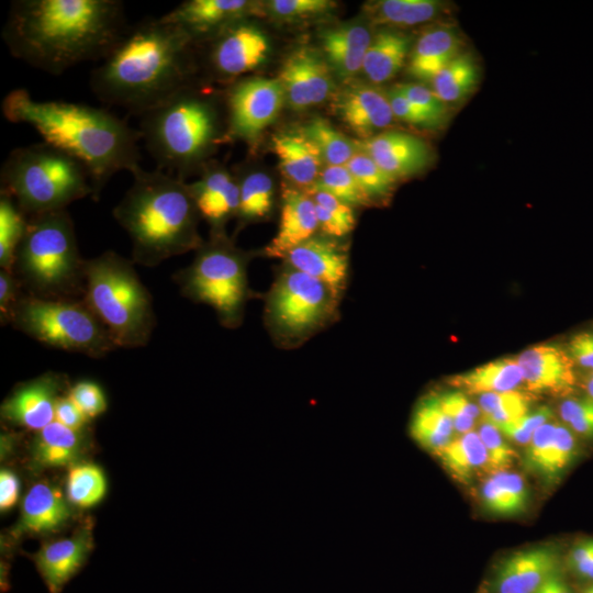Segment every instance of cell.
Returning <instances> with one entry per match:
<instances>
[{
  "label": "cell",
  "instance_id": "obj_1",
  "mask_svg": "<svg viewBox=\"0 0 593 593\" xmlns=\"http://www.w3.org/2000/svg\"><path fill=\"white\" fill-rule=\"evenodd\" d=\"M127 25L118 0H18L2 38L11 55L51 75L103 59Z\"/></svg>",
  "mask_w": 593,
  "mask_h": 593
},
{
  "label": "cell",
  "instance_id": "obj_2",
  "mask_svg": "<svg viewBox=\"0 0 593 593\" xmlns=\"http://www.w3.org/2000/svg\"><path fill=\"white\" fill-rule=\"evenodd\" d=\"M198 45L177 24L148 19L127 26L91 71L90 87L102 102L142 115L193 86Z\"/></svg>",
  "mask_w": 593,
  "mask_h": 593
},
{
  "label": "cell",
  "instance_id": "obj_3",
  "mask_svg": "<svg viewBox=\"0 0 593 593\" xmlns=\"http://www.w3.org/2000/svg\"><path fill=\"white\" fill-rule=\"evenodd\" d=\"M1 110L8 121L32 126L45 143L78 159L91 176L96 200L114 174L141 166L138 130L104 109L40 101L21 88L4 97Z\"/></svg>",
  "mask_w": 593,
  "mask_h": 593
},
{
  "label": "cell",
  "instance_id": "obj_4",
  "mask_svg": "<svg viewBox=\"0 0 593 593\" xmlns=\"http://www.w3.org/2000/svg\"><path fill=\"white\" fill-rule=\"evenodd\" d=\"M131 174L133 183L113 216L132 240V261L155 267L174 256L195 251L204 240L188 183L166 171H147L141 166Z\"/></svg>",
  "mask_w": 593,
  "mask_h": 593
},
{
  "label": "cell",
  "instance_id": "obj_5",
  "mask_svg": "<svg viewBox=\"0 0 593 593\" xmlns=\"http://www.w3.org/2000/svg\"><path fill=\"white\" fill-rule=\"evenodd\" d=\"M139 135L157 169L186 181L222 137L214 102L190 86L143 113Z\"/></svg>",
  "mask_w": 593,
  "mask_h": 593
},
{
  "label": "cell",
  "instance_id": "obj_6",
  "mask_svg": "<svg viewBox=\"0 0 593 593\" xmlns=\"http://www.w3.org/2000/svg\"><path fill=\"white\" fill-rule=\"evenodd\" d=\"M85 264L67 210L29 217L12 270L26 294L82 299Z\"/></svg>",
  "mask_w": 593,
  "mask_h": 593
},
{
  "label": "cell",
  "instance_id": "obj_7",
  "mask_svg": "<svg viewBox=\"0 0 593 593\" xmlns=\"http://www.w3.org/2000/svg\"><path fill=\"white\" fill-rule=\"evenodd\" d=\"M1 191L29 216L66 210L94 189L88 169L67 153L43 142L13 149L4 160Z\"/></svg>",
  "mask_w": 593,
  "mask_h": 593
},
{
  "label": "cell",
  "instance_id": "obj_8",
  "mask_svg": "<svg viewBox=\"0 0 593 593\" xmlns=\"http://www.w3.org/2000/svg\"><path fill=\"white\" fill-rule=\"evenodd\" d=\"M82 299L107 327L116 347L147 345L156 317L150 293L132 260L112 250L87 259Z\"/></svg>",
  "mask_w": 593,
  "mask_h": 593
},
{
  "label": "cell",
  "instance_id": "obj_9",
  "mask_svg": "<svg viewBox=\"0 0 593 593\" xmlns=\"http://www.w3.org/2000/svg\"><path fill=\"white\" fill-rule=\"evenodd\" d=\"M254 256L236 247L225 232L211 233L195 250L192 262L172 279L183 296L210 305L224 327L236 328L243 322L247 301L255 295L247 277Z\"/></svg>",
  "mask_w": 593,
  "mask_h": 593
},
{
  "label": "cell",
  "instance_id": "obj_10",
  "mask_svg": "<svg viewBox=\"0 0 593 593\" xmlns=\"http://www.w3.org/2000/svg\"><path fill=\"white\" fill-rule=\"evenodd\" d=\"M339 302L324 282L283 264L265 294V325L277 346L295 348L338 320Z\"/></svg>",
  "mask_w": 593,
  "mask_h": 593
},
{
  "label": "cell",
  "instance_id": "obj_11",
  "mask_svg": "<svg viewBox=\"0 0 593 593\" xmlns=\"http://www.w3.org/2000/svg\"><path fill=\"white\" fill-rule=\"evenodd\" d=\"M10 324L42 344L92 358L118 348L83 299H44L24 293Z\"/></svg>",
  "mask_w": 593,
  "mask_h": 593
},
{
  "label": "cell",
  "instance_id": "obj_12",
  "mask_svg": "<svg viewBox=\"0 0 593 593\" xmlns=\"http://www.w3.org/2000/svg\"><path fill=\"white\" fill-rule=\"evenodd\" d=\"M228 136L255 142L281 112L286 103L278 78H245L226 94Z\"/></svg>",
  "mask_w": 593,
  "mask_h": 593
},
{
  "label": "cell",
  "instance_id": "obj_13",
  "mask_svg": "<svg viewBox=\"0 0 593 593\" xmlns=\"http://www.w3.org/2000/svg\"><path fill=\"white\" fill-rule=\"evenodd\" d=\"M208 42L205 63L212 76L220 80H233L253 71L268 58V37L250 20L227 26L204 43Z\"/></svg>",
  "mask_w": 593,
  "mask_h": 593
},
{
  "label": "cell",
  "instance_id": "obj_14",
  "mask_svg": "<svg viewBox=\"0 0 593 593\" xmlns=\"http://www.w3.org/2000/svg\"><path fill=\"white\" fill-rule=\"evenodd\" d=\"M277 78L286 102L294 111L324 102L335 90L334 74L324 55L307 46L295 48L286 57Z\"/></svg>",
  "mask_w": 593,
  "mask_h": 593
},
{
  "label": "cell",
  "instance_id": "obj_15",
  "mask_svg": "<svg viewBox=\"0 0 593 593\" xmlns=\"http://www.w3.org/2000/svg\"><path fill=\"white\" fill-rule=\"evenodd\" d=\"M266 12L265 2L249 0H188L163 15L199 45L227 26Z\"/></svg>",
  "mask_w": 593,
  "mask_h": 593
},
{
  "label": "cell",
  "instance_id": "obj_16",
  "mask_svg": "<svg viewBox=\"0 0 593 593\" xmlns=\"http://www.w3.org/2000/svg\"><path fill=\"white\" fill-rule=\"evenodd\" d=\"M395 180L417 175L429 167L434 152L423 138L411 133L385 130L366 139L354 141Z\"/></svg>",
  "mask_w": 593,
  "mask_h": 593
},
{
  "label": "cell",
  "instance_id": "obj_17",
  "mask_svg": "<svg viewBox=\"0 0 593 593\" xmlns=\"http://www.w3.org/2000/svg\"><path fill=\"white\" fill-rule=\"evenodd\" d=\"M66 377L46 372L20 384L0 409L3 421L26 429L41 430L55 421V404Z\"/></svg>",
  "mask_w": 593,
  "mask_h": 593
},
{
  "label": "cell",
  "instance_id": "obj_18",
  "mask_svg": "<svg viewBox=\"0 0 593 593\" xmlns=\"http://www.w3.org/2000/svg\"><path fill=\"white\" fill-rule=\"evenodd\" d=\"M283 264L324 282L338 298L347 287L348 247L338 239L314 235L290 250Z\"/></svg>",
  "mask_w": 593,
  "mask_h": 593
},
{
  "label": "cell",
  "instance_id": "obj_19",
  "mask_svg": "<svg viewBox=\"0 0 593 593\" xmlns=\"http://www.w3.org/2000/svg\"><path fill=\"white\" fill-rule=\"evenodd\" d=\"M334 110L359 139L385 131L395 120L387 91L370 83L347 85L335 97Z\"/></svg>",
  "mask_w": 593,
  "mask_h": 593
},
{
  "label": "cell",
  "instance_id": "obj_20",
  "mask_svg": "<svg viewBox=\"0 0 593 593\" xmlns=\"http://www.w3.org/2000/svg\"><path fill=\"white\" fill-rule=\"evenodd\" d=\"M201 176L188 183L189 192L200 217L211 226V233H224L230 219L236 216L239 188L230 171L223 167L203 166Z\"/></svg>",
  "mask_w": 593,
  "mask_h": 593
},
{
  "label": "cell",
  "instance_id": "obj_21",
  "mask_svg": "<svg viewBox=\"0 0 593 593\" xmlns=\"http://www.w3.org/2000/svg\"><path fill=\"white\" fill-rule=\"evenodd\" d=\"M529 392L567 394L575 384L574 362L567 349L541 344L524 350L517 358Z\"/></svg>",
  "mask_w": 593,
  "mask_h": 593
},
{
  "label": "cell",
  "instance_id": "obj_22",
  "mask_svg": "<svg viewBox=\"0 0 593 593\" xmlns=\"http://www.w3.org/2000/svg\"><path fill=\"white\" fill-rule=\"evenodd\" d=\"M558 553L551 547L519 550L500 564L494 577V590L496 593H535L558 572Z\"/></svg>",
  "mask_w": 593,
  "mask_h": 593
},
{
  "label": "cell",
  "instance_id": "obj_23",
  "mask_svg": "<svg viewBox=\"0 0 593 593\" xmlns=\"http://www.w3.org/2000/svg\"><path fill=\"white\" fill-rule=\"evenodd\" d=\"M317 231L315 204L311 195L293 187H286L281 195L278 231L262 254L283 259L294 247L316 235Z\"/></svg>",
  "mask_w": 593,
  "mask_h": 593
},
{
  "label": "cell",
  "instance_id": "obj_24",
  "mask_svg": "<svg viewBox=\"0 0 593 593\" xmlns=\"http://www.w3.org/2000/svg\"><path fill=\"white\" fill-rule=\"evenodd\" d=\"M92 549V535L81 529L76 535L45 544L33 561L49 593H60L80 570Z\"/></svg>",
  "mask_w": 593,
  "mask_h": 593
},
{
  "label": "cell",
  "instance_id": "obj_25",
  "mask_svg": "<svg viewBox=\"0 0 593 593\" xmlns=\"http://www.w3.org/2000/svg\"><path fill=\"white\" fill-rule=\"evenodd\" d=\"M463 52V37L455 24H434L422 32L412 45L407 72L418 80L430 81Z\"/></svg>",
  "mask_w": 593,
  "mask_h": 593
},
{
  "label": "cell",
  "instance_id": "obj_26",
  "mask_svg": "<svg viewBox=\"0 0 593 593\" xmlns=\"http://www.w3.org/2000/svg\"><path fill=\"white\" fill-rule=\"evenodd\" d=\"M372 36L369 26L359 21L346 22L321 33L323 55L337 78L349 81L361 71Z\"/></svg>",
  "mask_w": 593,
  "mask_h": 593
},
{
  "label": "cell",
  "instance_id": "obj_27",
  "mask_svg": "<svg viewBox=\"0 0 593 593\" xmlns=\"http://www.w3.org/2000/svg\"><path fill=\"white\" fill-rule=\"evenodd\" d=\"M271 145L283 176L293 188L310 193L322 171L316 146L300 131L277 134Z\"/></svg>",
  "mask_w": 593,
  "mask_h": 593
},
{
  "label": "cell",
  "instance_id": "obj_28",
  "mask_svg": "<svg viewBox=\"0 0 593 593\" xmlns=\"http://www.w3.org/2000/svg\"><path fill=\"white\" fill-rule=\"evenodd\" d=\"M69 501L56 486L40 482L25 494L20 519L14 536L53 532L61 527L70 517Z\"/></svg>",
  "mask_w": 593,
  "mask_h": 593
},
{
  "label": "cell",
  "instance_id": "obj_29",
  "mask_svg": "<svg viewBox=\"0 0 593 593\" xmlns=\"http://www.w3.org/2000/svg\"><path fill=\"white\" fill-rule=\"evenodd\" d=\"M411 43V36L405 33L394 29L380 30L372 36L361 72L376 86L389 81L405 66Z\"/></svg>",
  "mask_w": 593,
  "mask_h": 593
},
{
  "label": "cell",
  "instance_id": "obj_30",
  "mask_svg": "<svg viewBox=\"0 0 593 593\" xmlns=\"http://www.w3.org/2000/svg\"><path fill=\"white\" fill-rule=\"evenodd\" d=\"M447 2L437 0H379L367 2L363 13L374 26L411 27L446 14Z\"/></svg>",
  "mask_w": 593,
  "mask_h": 593
},
{
  "label": "cell",
  "instance_id": "obj_31",
  "mask_svg": "<svg viewBox=\"0 0 593 593\" xmlns=\"http://www.w3.org/2000/svg\"><path fill=\"white\" fill-rule=\"evenodd\" d=\"M85 441V429H71L54 421L36 432L31 450L38 467H65L79 458Z\"/></svg>",
  "mask_w": 593,
  "mask_h": 593
},
{
  "label": "cell",
  "instance_id": "obj_32",
  "mask_svg": "<svg viewBox=\"0 0 593 593\" xmlns=\"http://www.w3.org/2000/svg\"><path fill=\"white\" fill-rule=\"evenodd\" d=\"M448 382L465 393L480 395L516 390L524 379L517 358H502L452 376Z\"/></svg>",
  "mask_w": 593,
  "mask_h": 593
},
{
  "label": "cell",
  "instance_id": "obj_33",
  "mask_svg": "<svg viewBox=\"0 0 593 593\" xmlns=\"http://www.w3.org/2000/svg\"><path fill=\"white\" fill-rule=\"evenodd\" d=\"M410 432L412 438L433 455L454 438L452 422L441 409L437 394H428L418 402Z\"/></svg>",
  "mask_w": 593,
  "mask_h": 593
},
{
  "label": "cell",
  "instance_id": "obj_34",
  "mask_svg": "<svg viewBox=\"0 0 593 593\" xmlns=\"http://www.w3.org/2000/svg\"><path fill=\"white\" fill-rule=\"evenodd\" d=\"M483 506L492 514L514 516L525 511L528 491L524 479L510 470L491 473L481 489Z\"/></svg>",
  "mask_w": 593,
  "mask_h": 593
},
{
  "label": "cell",
  "instance_id": "obj_35",
  "mask_svg": "<svg viewBox=\"0 0 593 593\" xmlns=\"http://www.w3.org/2000/svg\"><path fill=\"white\" fill-rule=\"evenodd\" d=\"M435 456L445 469L460 482L470 481L486 466L485 447L475 430L454 437Z\"/></svg>",
  "mask_w": 593,
  "mask_h": 593
},
{
  "label": "cell",
  "instance_id": "obj_36",
  "mask_svg": "<svg viewBox=\"0 0 593 593\" xmlns=\"http://www.w3.org/2000/svg\"><path fill=\"white\" fill-rule=\"evenodd\" d=\"M480 70L470 53H461L430 80L433 92L448 107L463 101L479 83Z\"/></svg>",
  "mask_w": 593,
  "mask_h": 593
},
{
  "label": "cell",
  "instance_id": "obj_37",
  "mask_svg": "<svg viewBox=\"0 0 593 593\" xmlns=\"http://www.w3.org/2000/svg\"><path fill=\"white\" fill-rule=\"evenodd\" d=\"M239 188L237 219L239 227L268 217L273 209L275 187L264 171L248 170L236 178Z\"/></svg>",
  "mask_w": 593,
  "mask_h": 593
},
{
  "label": "cell",
  "instance_id": "obj_38",
  "mask_svg": "<svg viewBox=\"0 0 593 593\" xmlns=\"http://www.w3.org/2000/svg\"><path fill=\"white\" fill-rule=\"evenodd\" d=\"M300 132L318 149L326 166L346 165L356 154L357 146L323 118H314Z\"/></svg>",
  "mask_w": 593,
  "mask_h": 593
},
{
  "label": "cell",
  "instance_id": "obj_39",
  "mask_svg": "<svg viewBox=\"0 0 593 593\" xmlns=\"http://www.w3.org/2000/svg\"><path fill=\"white\" fill-rule=\"evenodd\" d=\"M29 216L4 191H0V268L12 270L18 248L25 235Z\"/></svg>",
  "mask_w": 593,
  "mask_h": 593
},
{
  "label": "cell",
  "instance_id": "obj_40",
  "mask_svg": "<svg viewBox=\"0 0 593 593\" xmlns=\"http://www.w3.org/2000/svg\"><path fill=\"white\" fill-rule=\"evenodd\" d=\"M307 194L314 201L318 230L323 235L339 239L351 233L356 225L353 206L316 188Z\"/></svg>",
  "mask_w": 593,
  "mask_h": 593
},
{
  "label": "cell",
  "instance_id": "obj_41",
  "mask_svg": "<svg viewBox=\"0 0 593 593\" xmlns=\"http://www.w3.org/2000/svg\"><path fill=\"white\" fill-rule=\"evenodd\" d=\"M107 492L103 471L92 463L70 467L66 481V494L70 503L87 508L99 503Z\"/></svg>",
  "mask_w": 593,
  "mask_h": 593
},
{
  "label": "cell",
  "instance_id": "obj_42",
  "mask_svg": "<svg viewBox=\"0 0 593 593\" xmlns=\"http://www.w3.org/2000/svg\"><path fill=\"white\" fill-rule=\"evenodd\" d=\"M530 402L528 394L517 390L480 394L481 421L494 426L512 422L529 412Z\"/></svg>",
  "mask_w": 593,
  "mask_h": 593
},
{
  "label": "cell",
  "instance_id": "obj_43",
  "mask_svg": "<svg viewBox=\"0 0 593 593\" xmlns=\"http://www.w3.org/2000/svg\"><path fill=\"white\" fill-rule=\"evenodd\" d=\"M314 188L328 192L353 208L374 204L346 165L325 166Z\"/></svg>",
  "mask_w": 593,
  "mask_h": 593
},
{
  "label": "cell",
  "instance_id": "obj_44",
  "mask_svg": "<svg viewBox=\"0 0 593 593\" xmlns=\"http://www.w3.org/2000/svg\"><path fill=\"white\" fill-rule=\"evenodd\" d=\"M346 166L373 203L383 202L391 197L398 180L387 174L366 153L358 149Z\"/></svg>",
  "mask_w": 593,
  "mask_h": 593
},
{
  "label": "cell",
  "instance_id": "obj_45",
  "mask_svg": "<svg viewBox=\"0 0 593 593\" xmlns=\"http://www.w3.org/2000/svg\"><path fill=\"white\" fill-rule=\"evenodd\" d=\"M477 432L485 447V471L490 474L506 471L517 461L518 454L494 425L481 421Z\"/></svg>",
  "mask_w": 593,
  "mask_h": 593
},
{
  "label": "cell",
  "instance_id": "obj_46",
  "mask_svg": "<svg viewBox=\"0 0 593 593\" xmlns=\"http://www.w3.org/2000/svg\"><path fill=\"white\" fill-rule=\"evenodd\" d=\"M396 88L417 109L428 130L441 127L448 119L449 107L432 89L417 83H399Z\"/></svg>",
  "mask_w": 593,
  "mask_h": 593
},
{
  "label": "cell",
  "instance_id": "obj_47",
  "mask_svg": "<svg viewBox=\"0 0 593 593\" xmlns=\"http://www.w3.org/2000/svg\"><path fill=\"white\" fill-rule=\"evenodd\" d=\"M437 398L441 409L451 419L457 436L473 430L475 421L481 417V411L467 393L460 390L446 391L438 393Z\"/></svg>",
  "mask_w": 593,
  "mask_h": 593
},
{
  "label": "cell",
  "instance_id": "obj_48",
  "mask_svg": "<svg viewBox=\"0 0 593 593\" xmlns=\"http://www.w3.org/2000/svg\"><path fill=\"white\" fill-rule=\"evenodd\" d=\"M266 12L278 20L299 21L328 14L336 8L329 0H271L265 2Z\"/></svg>",
  "mask_w": 593,
  "mask_h": 593
},
{
  "label": "cell",
  "instance_id": "obj_49",
  "mask_svg": "<svg viewBox=\"0 0 593 593\" xmlns=\"http://www.w3.org/2000/svg\"><path fill=\"white\" fill-rule=\"evenodd\" d=\"M575 454L577 441L573 432L564 424L558 423L541 478L548 482L556 481L569 467Z\"/></svg>",
  "mask_w": 593,
  "mask_h": 593
},
{
  "label": "cell",
  "instance_id": "obj_50",
  "mask_svg": "<svg viewBox=\"0 0 593 593\" xmlns=\"http://www.w3.org/2000/svg\"><path fill=\"white\" fill-rule=\"evenodd\" d=\"M559 414L573 434L593 438V399L569 398L560 403Z\"/></svg>",
  "mask_w": 593,
  "mask_h": 593
},
{
  "label": "cell",
  "instance_id": "obj_51",
  "mask_svg": "<svg viewBox=\"0 0 593 593\" xmlns=\"http://www.w3.org/2000/svg\"><path fill=\"white\" fill-rule=\"evenodd\" d=\"M553 413L548 406H540L512 422L495 426L503 436L515 444L526 446L535 432L552 421Z\"/></svg>",
  "mask_w": 593,
  "mask_h": 593
},
{
  "label": "cell",
  "instance_id": "obj_52",
  "mask_svg": "<svg viewBox=\"0 0 593 593\" xmlns=\"http://www.w3.org/2000/svg\"><path fill=\"white\" fill-rule=\"evenodd\" d=\"M67 395L89 421L103 414L108 409L103 389L91 380H81L70 385Z\"/></svg>",
  "mask_w": 593,
  "mask_h": 593
},
{
  "label": "cell",
  "instance_id": "obj_53",
  "mask_svg": "<svg viewBox=\"0 0 593 593\" xmlns=\"http://www.w3.org/2000/svg\"><path fill=\"white\" fill-rule=\"evenodd\" d=\"M557 422L540 426L526 445L524 465L527 470L541 477L553 443Z\"/></svg>",
  "mask_w": 593,
  "mask_h": 593
},
{
  "label": "cell",
  "instance_id": "obj_54",
  "mask_svg": "<svg viewBox=\"0 0 593 593\" xmlns=\"http://www.w3.org/2000/svg\"><path fill=\"white\" fill-rule=\"evenodd\" d=\"M23 286L13 270L0 269V322L10 324L18 302L24 294Z\"/></svg>",
  "mask_w": 593,
  "mask_h": 593
},
{
  "label": "cell",
  "instance_id": "obj_55",
  "mask_svg": "<svg viewBox=\"0 0 593 593\" xmlns=\"http://www.w3.org/2000/svg\"><path fill=\"white\" fill-rule=\"evenodd\" d=\"M387 96L394 119L400 120L412 126L428 130V125L417 109L409 101V99L393 86L387 90Z\"/></svg>",
  "mask_w": 593,
  "mask_h": 593
},
{
  "label": "cell",
  "instance_id": "obj_56",
  "mask_svg": "<svg viewBox=\"0 0 593 593\" xmlns=\"http://www.w3.org/2000/svg\"><path fill=\"white\" fill-rule=\"evenodd\" d=\"M567 351L574 365H579L593 372V332H581L574 335Z\"/></svg>",
  "mask_w": 593,
  "mask_h": 593
},
{
  "label": "cell",
  "instance_id": "obj_57",
  "mask_svg": "<svg viewBox=\"0 0 593 593\" xmlns=\"http://www.w3.org/2000/svg\"><path fill=\"white\" fill-rule=\"evenodd\" d=\"M568 563L578 575L593 581V539L577 544L569 553Z\"/></svg>",
  "mask_w": 593,
  "mask_h": 593
},
{
  "label": "cell",
  "instance_id": "obj_58",
  "mask_svg": "<svg viewBox=\"0 0 593 593\" xmlns=\"http://www.w3.org/2000/svg\"><path fill=\"white\" fill-rule=\"evenodd\" d=\"M55 421L71 429H85L89 419L66 395H60L55 404Z\"/></svg>",
  "mask_w": 593,
  "mask_h": 593
},
{
  "label": "cell",
  "instance_id": "obj_59",
  "mask_svg": "<svg viewBox=\"0 0 593 593\" xmlns=\"http://www.w3.org/2000/svg\"><path fill=\"white\" fill-rule=\"evenodd\" d=\"M20 493V482L15 473L8 469L0 472V508L10 510L18 501Z\"/></svg>",
  "mask_w": 593,
  "mask_h": 593
},
{
  "label": "cell",
  "instance_id": "obj_60",
  "mask_svg": "<svg viewBox=\"0 0 593 593\" xmlns=\"http://www.w3.org/2000/svg\"><path fill=\"white\" fill-rule=\"evenodd\" d=\"M546 593H573L570 585L557 572L545 582Z\"/></svg>",
  "mask_w": 593,
  "mask_h": 593
},
{
  "label": "cell",
  "instance_id": "obj_61",
  "mask_svg": "<svg viewBox=\"0 0 593 593\" xmlns=\"http://www.w3.org/2000/svg\"><path fill=\"white\" fill-rule=\"evenodd\" d=\"M583 388L589 398L593 399V372H589L583 381Z\"/></svg>",
  "mask_w": 593,
  "mask_h": 593
},
{
  "label": "cell",
  "instance_id": "obj_62",
  "mask_svg": "<svg viewBox=\"0 0 593 593\" xmlns=\"http://www.w3.org/2000/svg\"><path fill=\"white\" fill-rule=\"evenodd\" d=\"M582 593H593V583L586 586Z\"/></svg>",
  "mask_w": 593,
  "mask_h": 593
},
{
  "label": "cell",
  "instance_id": "obj_63",
  "mask_svg": "<svg viewBox=\"0 0 593 593\" xmlns=\"http://www.w3.org/2000/svg\"><path fill=\"white\" fill-rule=\"evenodd\" d=\"M535 593H546L545 583Z\"/></svg>",
  "mask_w": 593,
  "mask_h": 593
}]
</instances>
